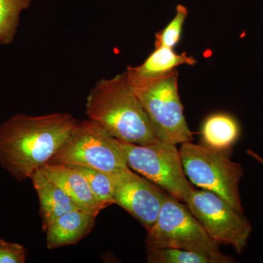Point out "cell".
<instances>
[{"instance_id":"7a4b0ae2","label":"cell","mask_w":263,"mask_h":263,"mask_svg":"<svg viewBox=\"0 0 263 263\" xmlns=\"http://www.w3.org/2000/svg\"><path fill=\"white\" fill-rule=\"evenodd\" d=\"M86 114L119 141L140 146L160 141L126 71L98 81L86 98Z\"/></svg>"},{"instance_id":"52a82bcc","label":"cell","mask_w":263,"mask_h":263,"mask_svg":"<svg viewBox=\"0 0 263 263\" xmlns=\"http://www.w3.org/2000/svg\"><path fill=\"white\" fill-rule=\"evenodd\" d=\"M120 143L129 168L160 186L176 200L186 202L195 189L184 174L176 145L162 141L146 146Z\"/></svg>"},{"instance_id":"ffe728a7","label":"cell","mask_w":263,"mask_h":263,"mask_svg":"<svg viewBox=\"0 0 263 263\" xmlns=\"http://www.w3.org/2000/svg\"><path fill=\"white\" fill-rule=\"evenodd\" d=\"M247 153L248 154L250 157H252V158H254V160L257 161L259 163H260L263 166V157H261L260 155H259L258 154L256 153V152H254V151L252 149L247 150Z\"/></svg>"},{"instance_id":"9c48e42d","label":"cell","mask_w":263,"mask_h":263,"mask_svg":"<svg viewBox=\"0 0 263 263\" xmlns=\"http://www.w3.org/2000/svg\"><path fill=\"white\" fill-rule=\"evenodd\" d=\"M109 175L113 182L115 204L129 213L148 232L157 221L168 194L149 180L133 172L129 167Z\"/></svg>"},{"instance_id":"3957f363","label":"cell","mask_w":263,"mask_h":263,"mask_svg":"<svg viewBox=\"0 0 263 263\" xmlns=\"http://www.w3.org/2000/svg\"><path fill=\"white\" fill-rule=\"evenodd\" d=\"M178 78L179 72L176 70L148 79L128 76L159 139L175 145L193 140L183 115Z\"/></svg>"},{"instance_id":"8992f818","label":"cell","mask_w":263,"mask_h":263,"mask_svg":"<svg viewBox=\"0 0 263 263\" xmlns=\"http://www.w3.org/2000/svg\"><path fill=\"white\" fill-rule=\"evenodd\" d=\"M48 163L80 166L106 174L129 167L120 141L89 119L78 123Z\"/></svg>"},{"instance_id":"7c38bea8","label":"cell","mask_w":263,"mask_h":263,"mask_svg":"<svg viewBox=\"0 0 263 263\" xmlns=\"http://www.w3.org/2000/svg\"><path fill=\"white\" fill-rule=\"evenodd\" d=\"M30 179L39 199L43 230L66 213L79 209L71 197L48 179L41 169L35 171Z\"/></svg>"},{"instance_id":"ac0fdd59","label":"cell","mask_w":263,"mask_h":263,"mask_svg":"<svg viewBox=\"0 0 263 263\" xmlns=\"http://www.w3.org/2000/svg\"><path fill=\"white\" fill-rule=\"evenodd\" d=\"M188 10L183 5H178L176 15L164 29L156 34L155 48L164 46L174 48L179 43Z\"/></svg>"},{"instance_id":"5b68a950","label":"cell","mask_w":263,"mask_h":263,"mask_svg":"<svg viewBox=\"0 0 263 263\" xmlns=\"http://www.w3.org/2000/svg\"><path fill=\"white\" fill-rule=\"evenodd\" d=\"M228 151L186 142L179 152L184 174L190 182L212 192L240 213H243L239 184L243 175L241 164L230 160Z\"/></svg>"},{"instance_id":"d6986e66","label":"cell","mask_w":263,"mask_h":263,"mask_svg":"<svg viewBox=\"0 0 263 263\" xmlns=\"http://www.w3.org/2000/svg\"><path fill=\"white\" fill-rule=\"evenodd\" d=\"M27 251L23 245L0 238V263H24Z\"/></svg>"},{"instance_id":"5bb4252c","label":"cell","mask_w":263,"mask_h":263,"mask_svg":"<svg viewBox=\"0 0 263 263\" xmlns=\"http://www.w3.org/2000/svg\"><path fill=\"white\" fill-rule=\"evenodd\" d=\"M240 133L239 124L234 118L226 114H214L202 124V145L214 149L230 150L239 138Z\"/></svg>"},{"instance_id":"277c9868","label":"cell","mask_w":263,"mask_h":263,"mask_svg":"<svg viewBox=\"0 0 263 263\" xmlns=\"http://www.w3.org/2000/svg\"><path fill=\"white\" fill-rule=\"evenodd\" d=\"M146 249L176 248L212 257L217 263L235 262L220 252L219 243L207 233L187 206L167 195L153 227L148 231Z\"/></svg>"},{"instance_id":"e0dca14e","label":"cell","mask_w":263,"mask_h":263,"mask_svg":"<svg viewBox=\"0 0 263 263\" xmlns=\"http://www.w3.org/2000/svg\"><path fill=\"white\" fill-rule=\"evenodd\" d=\"M72 167H75L81 174L84 175L91 191L102 203L106 207L115 204L113 182L109 174L95 169L80 167V166H72Z\"/></svg>"},{"instance_id":"2e32d148","label":"cell","mask_w":263,"mask_h":263,"mask_svg":"<svg viewBox=\"0 0 263 263\" xmlns=\"http://www.w3.org/2000/svg\"><path fill=\"white\" fill-rule=\"evenodd\" d=\"M147 262L217 263L212 257L193 251L176 248L146 249Z\"/></svg>"},{"instance_id":"4fadbf2b","label":"cell","mask_w":263,"mask_h":263,"mask_svg":"<svg viewBox=\"0 0 263 263\" xmlns=\"http://www.w3.org/2000/svg\"><path fill=\"white\" fill-rule=\"evenodd\" d=\"M196 60L189 57L185 52L178 54L173 48L160 46L156 47L149 57L141 65L136 67L128 66L126 71L129 78L148 79L167 73L176 70L181 65H194Z\"/></svg>"},{"instance_id":"ba28073f","label":"cell","mask_w":263,"mask_h":263,"mask_svg":"<svg viewBox=\"0 0 263 263\" xmlns=\"http://www.w3.org/2000/svg\"><path fill=\"white\" fill-rule=\"evenodd\" d=\"M185 203L213 239L219 245L231 246L238 254L243 252L252 232L243 213L204 190H194Z\"/></svg>"},{"instance_id":"30bf717a","label":"cell","mask_w":263,"mask_h":263,"mask_svg":"<svg viewBox=\"0 0 263 263\" xmlns=\"http://www.w3.org/2000/svg\"><path fill=\"white\" fill-rule=\"evenodd\" d=\"M41 170L71 197L81 210L97 217L106 209L95 197L84 175L72 166L47 163Z\"/></svg>"},{"instance_id":"6da1fadb","label":"cell","mask_w":263,"mask_h":263,"mask_svg":"<svg viewBox=\"0 0 263 263\" xmlns=\"http://www.w3.org/2000/svg\"><path fill=\"white\" fill-rule=\"evenodd\" d=\"M79 121L70 114H18L0 125V164L16 180L29 179L51 161Z\"/></svg>"},{"instance_id":"9a60e30c","label":"cell","mask_w":263,"mask_h":263,"mask_svg":"<svg viewBox=\"0 0 263 263\" xmlns=\"http://www.w3.org/2000/svg\"><path fill=\"white\" fill-rule=\"evenodd\" d=\"M32 0H0V45L13 42L21 14L30 7Z\"/></svg>"},{"instance_id":"8fae6325","label":"cell","mask_w":263,"mask_h":263,"mask_svg":"<svg viewBox=\"0 0 263 263\" xmlns=\"http://www.w3.org/2000/svg\"><path fill=\"white\" fill-rule=\"evenodd\" d=\"M96 218L81 209L71 211L57 218L45 230L48 249L60 248L79 243L91 233Z\"/></svg>"}]
</instances>
